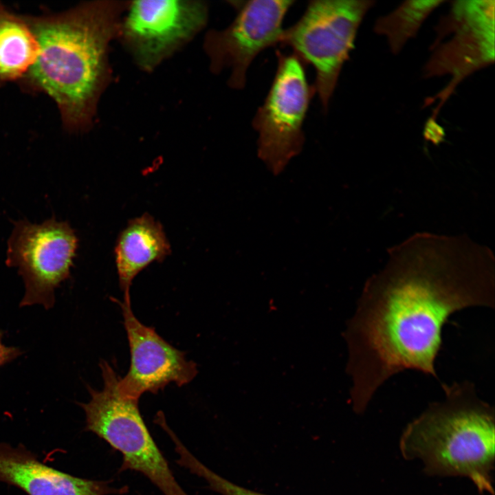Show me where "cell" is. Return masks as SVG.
<instances>
[{"mask_svg": "<svg viewBox=\"0 0 495 495\" xmlns=\"http://www.w3.org/2000/svg\"><path fill=\"white\" fill-rule=\"evenodd\" d=\"M388 255L367 280L349 329L358 414L399 372L438 378L435 360L450 316L470 307L494 308V256L469 237L417 233Z\"/></svg>", "mask_w": 495, "mask_h": 495, "instance_id": "obj_1", "label": "cell"}, {"mask_svg": "<svg viewBox=\"0 0 495 495\" xmlns=\"http://www.w3.org/2000/svg\"><path fill=\"white\" fill-rule=\"evenodd\" d=\"M124 5L87 3L53 15L25 17L36 38V59L26 85L48 94L65 128L89 127L107 75L109 43L118 34Z\"/></svg>", "mask_w": 495, "mask_h": 495, "instance_id": "obj_2", "label": "cell"}, {"mask_svg": "<svg viewBox=\"0 0 495 495\" xmlns=\"http://www.w3.org/2000/svg\"><path fill=\"white\" fill-rule=\"evenodd\" d=\"M441 402L430 404L403 430L402 457L418 459L430 476H462L480 494H494V408L469 381L442 384Z\"/></svg>", "mask_w": 495, "mask_h": 495, "instance_id": "obj_3", "label": "cell"}, {"mask_svg": "<svg viewBox=\"0 0 495 495\" xmlns=\"http://www.w3.org/2000/svg\"><path fill=\"white\" fill-rule=\"evenodd\" d=\"M104 382L98 391L88 386L91 399L79 404L86 415V430L107 442L123 458L120 470L138 472L164 495H188L176 481L168 461L141 416L138 400L122 395L119 377L106 361L100 363Z\"/></svg>", "mask_w": 495, "mask_h": 495, "instance_id": "obj_4", "label": "cell"}, {"mask_svg": "<svg viewBox=\"0 0 495 495\" xmlns=\"http://www.w3.org/2000/svg\"><path fill=\"white\" fill-rule=\"evenodd\" d=\"M373 3L372 1H311L300 19L283 31L279 44L290 47L302 63L314 67V87L325 111L358 29Z\"/></svg>", "mask_w": 495, "mask_h": 495, "instance_id": "obj_5", "label": "cell"}, {"mask_svg": "<svg viewBox=\"0 0 495 495\" xmlns=\"http://www.w3.org/2000/svg\"><path fill=\"white\" fill-rule=\"evenodd\" d=\"M276 55L275 76L252 121L258 133V155L274 174L280 173L301 151L302 125L316 92L307 80L303 63L295 54L277 51Z\"/></svg>", "mask_w": 495, "mask_h": 495, "instance_id": "obj_6", "label": "cell"}, {"mask_svg": "<svg viewBox=\"0 0 495 495\" xmlns=\"http://www.w3.org/2000/svg\"><path fill=\"white\" fill-rule=\"evenodd\" d=\"M78 238L67 222L55 218L33 224L14 223L8 241L6 264L18 269L25 286L21 306L54 304V291L69 276Z\"/></svg>", "mask_w": 495, "mask_h": 495, "instance_id": "obj_7", "label": "cell"}, {"mask_svg": "<svg viewBox=\"0 0 495 495\" xmlns=\"http://www.w3.org/2000/svg\"><path fill=\"white\" fill-rule=\"evenodd\" d=\"M201 1L142 0L131 3L118 34L139 66L151 70L206 24Z\"/></svg>", "mask_w": 495, "mask_h": 495, "instance_id": "obj_8", "label": "cell"}, {"mask_svg": "<svg viewBox=\"0 0 495 495\" xmlns=\"http://www.w3.org/2000/svg\"><path fill=\"white\" fill-rule=\"evenodd\" d=\"M294 0L230 1L236 11L225 30L207 35L205 47L217 73L230 67V87L243 89L246 73L255 57L265 49L279 44L285 15Z\"/></svg>", "mask_w": 495, "mask_h": 495, "instance_id": "obj_9", "label": "cell"}, {"mask_svg": "<svg viewBox=\"0 0 495 495\" xmlns=\"http://www.w3.org/2000/svg\"><path fill=\"white\" fill-rule=\"evenodd\" d=\"M434 52L426 65L428 76L450 74L449 94L458 82L494 59V1L454 2L441 22Z\"/></svg>", "mask_w": 495, "mask_h": 495, "instance_id": "obj_10", "label": "cell"}, {"mask_svg": "<svg viewBox=\"0 0 495 495\" xmlns=\"http://www.w3.org/2000/svg\"><path fill=\"white\" fill-rule=\"evenodd\" d=\"M115 300L122 309L131 351L129 370L118 380L120 393L139 400L143 393H156L170 382L182 386L192 380L197 373L196 364L153 328L137 319L131 309L130 293H124L123 301Z\"/></svg>", "mask_w": 495, "mask_h": 495, "instance_id": "obj_11", "label": "cell"}, {"mask_svg": "<svg viewBox=\"0 0 495 495\" xmlns=\"http://www.w3.org/2000/svg\"><path fill=\"white\" fill-rule=\"evenodd\" d=\"M0 481L14 485L28 495L122 494L127 487L109 482L76 477L57 470L37 459L23 445L0 442Z\"/></svg>", "mask_w": 495, "mask_h": 495, "instance_id": "obj_12", "label": "cell"}, {"mask_svg": "<svg viewBox=\"0 0 495 495\" xmlns=\"http://www.w3.org/2000/svg\"><path fill=\"white\" fill-rule=\"evenodd\" d=\"M170 246L160 223L149 214L131 220L120 234L115 248L121 289L129 292L135 276L148 265L163 261Z\"/></svg>", "mask_w": 495, "mask_h": 495, "instance_id": "obj_13", "label": "cell"}, {"mask_svg": "<svg viewBox=\"0 0 495 495\" xmlns=\"http://www.w3.org/2000/svg\"><path fill=\"white\" fill-rule=\"evenodd\" d=\"M38 52L36 38L25 17L0 3V87L23 78Z\"/></svg>", "mask_w": 495, "mask_h": 495, "instance_id": "obj_14", "label": "cell"}, {"mask_svg": "<svg viewBox=\"0 0 495 495\" xmlns=\"http://www.w3.org/2000/svg\"><path fill=\"white\" fill-rule=\"evenodd\" d=\"M442 1L405 2L390 14L380 18L375 25L376 32L384 35L391 50L398 52L418 30L427 16Z\"/></svg>", "mask_w": 495, "mask_h": 495, "instance_id": "obj_15", "label": "cell"}, {"mask_svg": "<svg viewBox=\"0 0 495 495\" xmlns=\"http://www.w3.org/2000/svg\"><path fill=\"white\" fill-rule=\"evenodd\" d=\"M182 467L204 479L211 490L221 495H267L239 486L223 478L192 454H188L184 458Z\"/></svg>", "mask_w": 495, "mask_h": 495, "instance_id": "obj_16", "label": "cell"}, {"mask_svg": "<svg viewBox=\"0 0 495 495\" xmlns=\"http://www.w3.org/2000/svg\"><path fill=\"white\" fill-rule=\"evenodd\" d=\"M2 333L0 331V366L16 358L21 354V351L16 347L6 346L1 342Z\"/></svg>", "mask_w": 495, "mask_h": 495, "instance_id": "obj_17", "label": "cell"}]
</instances>
